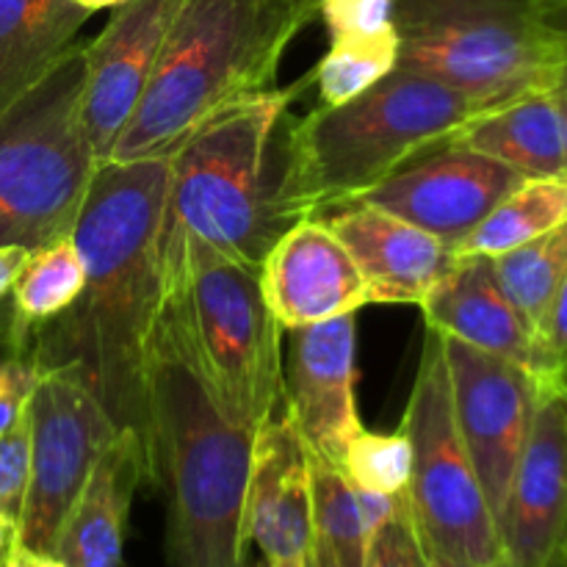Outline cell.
<instances>
[{"label":"cell","instance_id":"obj_37","mask_svg":"<svg viewBox=\"0 0 567 567\" xmlns=\"http://www.w3.org/2000/svg\"><path fill=\"white\" fill-rule=\"evenodd\" d=\"M424 551H426V563H430V567H513L507 563V557L498 559V563H493V565H471V563H457V559L441 557V554L430 551L426 546H424Z\"/></svg>","mask_w":567,"mask_h":567},{"label":"cell","instance_id":"obj_27","mask_svg":"<svg viewBox=\"0 0 567 567\" xmlns=\"http://www.w3.org/2000/svg\"><path fill=\"white\" fill-rule=\"evenodd\" d=\"M396 64L399 37L393 25L380 37L332 39L330 50L310 72V83L319 89V105H343L391 75Z\"/></svg>","mask_w":567,"mask_h":567},{"label":"cell","instance_id":"obj_33","mask_svg":"<svg viewBox=\"0 0 567 567\" xmlns=\"http://www.w3.org/2000/svg\"><path fill=\"white\" fill-rule=\"evenodd\" d=\"M535 380L567 391V277L535 338Z\"/></svg>","mask_w":567,"mask_h":567},{"label":"cell","instance_id":"obj_7","mask_svg":"<svg viewBox=\"0 0 567 567\" xmlns=\"http://www.w3.org/2000/svg\"><path fill=\"white\" fill-rule=\"evenodd\" d=\"M396 70L487 105L554 89L567 70V0H393Z\"/></svg>","mask_w":567,"mask_h":567},{"label":"cell","instance_id":"obj_39","mask_svg":"<svg viewBox=\"0 0 567 567\" xmlns=\"http://www.w3.org/2000/svg\"><path fill=\"white\" fill-rule=\"evenodd\" d=\"M72 3L75 6H81V9H86V11H100V9H114V6H120V3H125V0H72Z\"/></svg>","mask_w":567,"mask_h":567},{"label":"cell","instance_id":"obj_32","mask_svg":"<svg viewBox=\"0 0 567 567\" xmlns=\"http://www.w3.org/2000/svg\"><path fill=\"white\" fill-rule=\"evenodd\" d=\"M330 39L380 37L393 31V0H319Z\"/></svg>","mask_w":567,"mask_h":567},{"label":"cell","instance_id":"obj_10","mask_svg":"<svg viewBox=\"0 0 567 567\" xmlns=\"http://www.w3.org/2000/svg\"><path fill=\"white\" fill-rule=\"evenodd\" d=\"M28 432L31 476L20 513V543L53 554L61 524L120 426L75 374L48 369L28 404Z\"/></svg>","mask_w":567,"mask_h":567},{"label":"cell","instance_id":"obj_3","mask_svg":"<svg viewBox=\"0 0 567 567\" xmlns=\"http://www.w3.org/2000/svg\"><path fill=\"white\" fill-rule=\"evenodd\" d=\"M316 14L319 0H183L109 161L169 158L216 114L277 89L288 44Z\"/></svg>","mask_w":567,"mask_h":567},{"label":"cell","instance_id":"obj_24","mask_svg":"<svg viewBox=\"0 0 567 567\" xmlns=\"http://www.w3.org/2000/svg\"><path fill=\"white\" fill-rule=\"evenodd\" d=\"M313 485V546L327 567H369L374 532L347 476L308 449Z\"/></svg>","mask_w":567,"mask_h":567},{"label":"cell","instance_id":"obj_31","mask_svg":"<svg viewBox=\"0 0 567 567\" xmlns=\"http://www.w3.org/2000/svg\"><path fill=\"white\" fill-rule=\"evenodd\" d=\"M31 476V432L25 419L0 435V515H9L20 524L22 502Z\"/></svg>","mask_w":567,"mask_h":567},{"label":"cell","instance_id":"obj_12","mask_svg":"<svg viewBox=\"0 0 567 567\" xmlns=\"http://www.w3.org/2000/svg\"><path fill=\"white\" fill-rule=\"evenodd\" d=\"M524 181L509 166L449 142L415 158L354 203L374 205L457 249Z\"/></svg>","mask_w":567,"mask_h":567},{"label":"cell","instance_id":"obj_20","mask_svg":"<svg viewBox=\"0 0 567 567\" xmlns=\"http://www.w3.org/2000/svg\"><path fill=\"white\" fill-rule=\"evenodd\" d=\"M430 330L535 371V338L498 286L493 258H460L421 305Z\"/></svg>","mask_w":567,"mask_h":567},{"label":"cell","instance_id":"obj_8","mask_svg":"<svg viewBox=\"0 0 567 567\" xmlns=\"http://www.w3.org/2000/svg\"><path fill=\"white\" fill-rule=\"evenodd\" d=\"M83 44L0 116V247L70 236L97 158L81 116Z\"/></svg>","mask_w":567,"mask_h":567},{"label":"cell","instance_id":"obj_41","mask_svg":"<svg viewBox=\"0 0 567 567\" xmlns=\"http://www.w3.org/2000/svg\"><path fill=\"white\" fill-rule=\"evenodd\" d=\"M252 567H277V565H269V563H264V559H260V563L252 565Z\"/></svg>","mask_w":567,"mask_h":567},{"label":"cell","instance_id":"obj_13","mask_svg":"<svg viewBox=\"0 0 567 567\" xmlns=\"http://www.w3.org/2000/svg\"><path fill=\"white\" fill-rule=\"evenodd\" d=\"M535 421L498 518L513 567H567V391L537 382Z\"/></svg>","mask_w":567,"mask_h":567},{"label":"cell","instance_id":"obj_38","mask_svg":"<svg viewBox=\"0 0 567 567\" xmlns=\"http://www.w3.org/2000/svg\"><path fill=\"white\" fill-rule=\"evenodd\" d=\"M554 94H557L559 103V114H563V131H565V177H567V70L563 72V78L554 86Z\"/></svg>","mask_w":567,"mask_h":567},{"label":"cell","instance_id":"obj_23","mask_svg":"<svg viewBox=\"0 0 567 567\" xmlns=\"http://www.w3.org/2000/svg\"><path fill=\"white\" fill-rule=\"evenodd\" d=\"M567 221V177H526L457 247L460 258H498Z\"/></svg>","mask_w":567,"mask_h":567},{"label":"cell","instance_id":"obj_9","mask_svg":"<svg viewBox=\"0 0 567 567\" xmlns=\"http://www.w3.org/2000/svg\"><path fill=\"white\" fill-rule=\"evenodd\" d=\"M402 430L413 452L408 498L424 546L457 563L493 565L504 559L498 520L454 419L441 332L430 327Z\"/></svg>","mask_w":567,"mask_h":567},{"label":"cell","instance_id":"obj_18","mask_svg":"<svg viewBox=\"0 0 567 567\" xmlns=\"http://www.w3.org/2000/svg\"><path fill=\"white\" fill-rule=\"evenodd\" d=\"M352 252L371 305H415L457 266L452 244L365 203H349L319 216Z\"/></svg>","mask_w":567,"mask_h":567},{"label":"cell","instance_id":"obj_25","mask_svg":"<svg viewBox=\"0 0 567 567\" xmlns=\"http://www.w3.org/2000/svg\"><path fill=\"white\" fill-rule=\"evenodd\" d=\"M83 280H86V266L72 233L42 244L28 252L11 286V316L28 330H37L75 305L83 291Z\"/></svg>","mask_w":567,"mask_h":567},{"label":"cell","instance_id":"obj_22","mask_svg":"<svg viewBox=\"0 0 567 567\" xmlns=\"http://www.w3.org/2000/svg\"><path fill=\"white\" fill-rule=\"evenodd\" d=\"M452 142L524 177H565V131L554 89L526 92L485 111Z\"/></svg>","mask_w":567,"mask_h":567},{"label":"cell","instance_id":"obj_28","mask_svg":"<svg viewBox=\"0 0 567 567\" xmlns=\"http://www.w3.org/2000/svg\"><path fill=\"white\" fill-rule=\"evenodd\" d=\"M410 463L413 452L402 426L396 432H369L363 426L343 449L336 468L360 491L399 496L410 485Z\"/></svg>","mask_w":567,"mask_h":567},{"label":"cell","instance_id":"obj_17","mask_svg":"<svg viewBox=\"0 0 567 567\" xmlns=\"http://www.w3.org/2000/svg\"><path fill=\"white\" fill-rule=\"evenodd\" d=\"M354 316L291 330L286 408L302 432L305 446L332 465L363 430L354 396Z\"/></svg>","mask_w":567,"mask_h":567},{"label":"cell","instance_id":"obj_4","mask_svg":"<svg viewBox=\"0 0 567 567\" xmlns=\"http://www.w3.org/2000/svg\"><path fill=\"white\" fill-rule=\"evenodd\" d=\"M308 83L310 75L233 105L177 144L161 236L197 238L260 269L271 244L299 221L288 194L291 103Z\"/></svg>","mask_w":567,"mask_h":567},{"label":"cell","instance_id":"obj_21","mask_svg":"<svg viewBox=\"0 0 567 567\" xmlns=\"http://www.w3.org/2000/svg\"><path fill=\"white\" fill-rule=\"evenodd\" d=\"M89 17L72 0H0V116L70 55Z\"/></svg>","mask_w":567,"mask_h":567},{"label":"cell","instance_id":"obj_2","mask_svg":"<svg viewBox=\"0 0 567 567\" xmlns=\"http://www.w3.org/2000/svg\"><path fill=\"white\" fill-rule=\"evenodd\" d=\"M150 482L169 498L172 567H244V504L255 432L210 399L175 324L158 316L150 358Z\"/></svg>","mask_w":567,"mask_h":567},{"label":"cell","instance_id":"obj_11","mask_svg":"<svg viewBox=\"0 0 567 567\" xmlns=\"http://www.w3.org/2000/svg\"><path fill=\"white\" fill-rule=\"evenodd\" d=\"M454 419L496 520L507 504L537 408L535 374L509 360L443 336Z\"/></svg>","mask_w":567,"mask_h":567},{"label":"cell","instance_id":"obj_29","mask_svg":"<svg viewBox=\"0 0 567 567\" xmlns=\"http://www.w3.org/2000/svg\"><path fill=\"white\" fill-rule=\"evenodd\" d=\"M39 380L42 365L33 354V330L22 327L11 308L0 310V435L25 419Z\"/></svg>","mask_w":567,"mask_h":567},{"label":"cell","instance_id":"obj_14","mask_svg":"<svg viewBox=\"0 0 567 567\" xmlns=\"http://www.w3.org/2000/svg\"><path fill=\"white\" fill-rule=\"evenodd\" d=\"M183 0H125L94 42L83 44L81 116L97 164L138 109Z\"/></svg>","mask_w":567,"mask_h":567},{"label":"cell","instance_id":"obj_36","mask_svg":"<svg viewBox=\"0 0 567 567\" xmlns=\"http://www.w3.org/2000/svg\"><path fill=\"white\" fill-rule=\"evenodd\" d=\"M17 540H20V524L9 515H0V567H6V559H9Z\"/></svg>","mask_w":567,"mask_h":567},{"label":"cell","instance_id":"obj_6","mask_svg":"<svg viewBox=\"0 0 567 567\" xmlns=\"http://www.w3.org/2000/svg\"><path fill=\"white\" fill-rule=\"evenodd\" d=\"M164 299L216 408L258 432L286 399L282 327L266 305L258 269L188 236H161Z\"/></svg>","mask_w":567,"mask_h":567},{"label":"cell","instance_id":"obj_26","mask_svg":"<svg viewBox=\"0 0 567 567\" xmlns=\"http://www.w3.org/2000/svg\"><path fill=\"white\" fill-rule=\"evenodd\" d=\"M493 269H496L498 286L504 288L513 308L529 327L532 338H537L548 308L567 277V221L524 247L493 258Z\"/></svg>","mask_w":567,"mask_h":567},{"label":"cell","instance_id":"obj_40","mask_svg":"<svg viewBox=\"0 0 567 567\" xmlns=\"http://www.w3.org/2000/svg\"><path fill=\"white\" fill-rule=\"evenodd\" d=\"M305 567H327L324 559H321V554L316 551V546L310 548V557H308V563H305Z\"/></svg>","mask_w":567,"mask_h":567},{"label":"cell","instance_id":"obj_5","mask_svg":"<svg viewBox=\"0 0 567 567\" xmlns=\"http://www.w3.org/2000/svg\"><path fill=\"white\" fill-rule=\"evenodd\" d=\"M491 109L496 105L408 70H393L349 103L319 105L293 120V214L310 219L354 203Z\"/></svg>","mask_w":567,"mask_h":567},{"label":"cell","instance_id":"obj_30","mask_svg":"<svg viewBox=\"0 0 567 567\" xmlns=\"http://www.w3.org/2000/svg\"><path fill=\"white\" fill-rule=\"evenodd\" d=\"M369 567H430L408 491L399 498L396 513L377 529L371 540Z\"/></svg>","mask_w":567,"mask_h":567},{"label":"cell","instance_id":"obj_35","mask_svg":"<svg viewBox=\"0 0 567 567\" xmlns=\"http://www.w3.org/2000/svg\"><path fill=\"white\" fill-rule=\"evenodd\" d=\"M6 567H66L55 554L50 551H37V548H28L17 540V546L11 548Z\"/></svg>","mask_w":567,"mask_h":567},{"label":"cell","instance_id":"obj_34","mask_svg":"<svg viewBox=\"0 0 567 567\" xmlns=\"http://www.w3.org/2000/svg\"><path fill=\"white\" fill-rule=\"evenodd\" d=\"M25 258V247H0V302H3V297L11 291V286H14Z\"/></svg>","mask_w":567,"mask_h":567},{"label":"cell","instance_id":"obj_1","mask_svg":"<svg viewBox=\"0 0 567 567\" xmlns=\"http://www.w3.org/2000/svg\"><path fill=\"white\" fill-rule=\"evenodd\" d=\"M169 158L97 166L72 238L86 280L66 313L33 330L42 371L75 374L120 430L147 437L150 358L164 299V233Z\"/></svg>","mask_w":567,"mask_h":567},{"label":"cell","instance_id":"obj_15","mask_svg":"<svg viewBox=\"0 0 567 567\" xmlns=\"http://www.w3.org/2000/svg\"><path fill=\"white\" fill-rule=\"evenodd\" d=\"M244 543L258 546L264 563L305 567L313 548V485L308 446L286 408L255 432L244 504Z\"/></svg>","mask_w":567,"mask_h":567},{"label":"cell","instance_id":"obj_16","mask_svg":"<svg viewBox=\"0 0 567 567\" xmlns=\"http://www.w3.org/2000/svg\"><path fill=\"white\" fill-rule=\"evenodd\" d=\"M258 277L266 305L288 332L354 316L371 305L352 252L319 216L288 227L266 252Z\"/></svg>","mask_w":567,"mask_h":567},{"label":"cell","instance_id":"obj_19","mask_svg":"<svg viewBox=\"0 0 567 567\" xmlns=\"http://www.w3.org/2000/svg\"><path fill=\"white\" fill-rule=\"evenodd\" d=\"M150 480L147 446L136 430H120L94 463L53 543L66 567H125V526L138 485Z\"/></svg>","mask_w":567,"mask_h":567}]
</instances>
